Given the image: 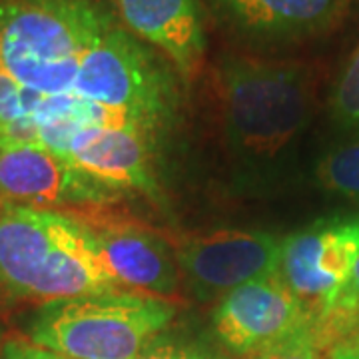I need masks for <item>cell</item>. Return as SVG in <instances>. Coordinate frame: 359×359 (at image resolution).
Masks as SVG:
<instances>
[{
	"label": "cell",
	"mask_w": 359,
	"mask_h": 359,
	"mask_svg": "<svg viewBox=\"0 0 359 359\" xmlns=\"http://www.w3.org/2000/svg\"><path fill=\"white\" fill-rule=\"evenodd\" d=\"M219 25L259 46L292 44L334 28L349 0H205Z\"/></svg>",
	"instance_id": "cell-9"
},
{
	"label": "cell",
	"mask_w": 359,
	"mask_h": 359,
	"mask_svg": "<svg viewBox=\"0 0 359 359\" xmlns=\"http://www.w3.org/2000/svg\"><path fill=\"white\" fill-rule=\"evenodd\" d=\"M174 313V306L158 295H82L42 304L30 321L28 337L66 359H140Z\"/></svg>",
	"instance_id": "cell-4"
},
{
	"label": "cell",
	"mask_w": 359,
	"mask_h": 359,
	"mask_svg": "<svg viewBox=\"0 0 359 359\" xmlns=\"http://www.w3.org/2000/svg\"><path fill=\"white\" fill-rule=\"evenodd\" d=\"M140 359H230L219 355L208 347L186 341H170V339H154Z\"/></svg>",
	"instance_id": "cell-16"
},
{
	"label": "cell",
	"mask_w": 359,
	"mask_h": 359,
	"mask_svg": "<svg viewBox=\"0 0 359 359\" xmlns=\"http://www.w3.org/2000/svg\"><path fill=\"white\" fill-rule=\"evenodd\" d=\"M313 335H304L256 355V359H323Z\"/></svg>",
	"instance_id": "cell-17"
},
{
	"label": "cell",
	"mask_w": 359,
	"mask_h": 359,
	"mask_svg": "<svg viewBox=\"0 0 359 359\" xmlns=\"http://www.w3.org/2000/svg\"><path fill=\"white\" fill-rule=\"evenodd\" d=\"M122 194L90 178L39 142L0 136V200L50 208H96Z\"/></svg>",
	"instance_id": "cell-7"
},
{
	"label": "cell",
	"mask_w": 359,
	"mask_h": 359,
	"mask_svg": "<svg viewBox=\"0 0 359 359\" xmlns=\"http://www.w3.org/2000/svg\"><path fill=\"white\" fill-rule=\"evenodd\" d=\"M316 178L325 192L359 204V128L323 152Z\"/></svg>",
	"instance_id": "cell-13"
},
{
	"label": "cell",
	"mask_w": 359,
	"mask_h": 359,
	"mask_svg": "<svg viewBox=\"0 0 359 359\" xmlns=\"http://www.w3.org/2000/svg\"><path fill=\"white\" fill-rule=\"evenodd\" d=\"M327 359H359V332L335 341L330 347Z\"/></svg>",
	"instance_id": "cell-19"
},
{
	"label": "cell",
	"mask_w": 359,
	"mask_h": 359,
	"mask_svg": "<svg viewBox=\"0 0 359 359\" xmlns=\"http://www.w3.org/2000/svg\"><path fill=\"white\" fill-rule=\"evenodd\" d=\"M134 36L152 46L180 76L190 78L202 65L208 39L200 0H110Z\"/></svg>",
	"instance_id": "cell-11"
},
{
	"label": "cell",
	"mask_w": 359,
	"mask_h": 359,
	"mask_svg": "<svg viewBox=\"0 0 359 359\" xmlns=\"http://www.w3.org/2000/svg\"><path fill=\"white\" fill-rule=\"evenodd\" d=\"M359 332V257L347 282L339 290L327 318L318 327V346L332 347L335 341Z\"/></svg>",
	"instance_id": "cell-14"
},
{
	"label": "cell",
	"mask_w": 359,
	"mask_h": 359,
	"mask_svg": "<svg viewBox=\"0 0 359 359\" xmlns=\"http://www.w3.org/2000/svg\"><path fill=\"white\" fill-rule=\"evenodd\" d=\"M0 359H66L58 353H54L50 349H44V347L34 346L32 341H6L2 347V353Z\"/></svg>",
	"instance_id": "cell-18"
},
{
	"label": "cell",
	"mask_w": 359,
	"mask_h": 359,
	"mask_svg": "<svg viewBox=\"0 0 359 359\" xmlns=\"http://www.w3.org/2000/svg\"><path fill=\"white\" fill-rule=\"evenodd\" d=\"M116 16L104 0H0V136L60 152L84 124L138 122L78 98L84 54Z\"/></svg>",
	"instance_id": "cell-1"
},
{
	"label": "cell",
	"mask_w": 359,
	"mask_h": 359,
	"mask_svg": "<svg viewBox=\"0 0 359 359\" xmlns=\"http://www.w3.org/2000/svg\"><path fill=\"white\" fill-rule=\"evenodd\" d=\"M120 292L88 222L0 200V294L50 304Z\"/></svg>",
	"instance_id": "cell-2"
},
{
	"label": "cell",
	"mask_w": 359,
	"mask_h": 359,
	"mask_svg": "<svg viewBox=\"0 0 359 359\" xmlns=\"http://www.w3.org/2000/svg\"><path fill=\"white\" fill-rule=\"evenodd\" d=\"M104 264L116 285L148 295L174 294L180 283L176 252L152 231L134 226H94Z\"/></svg>",
	"instance_id": "cell-12"
},
{
	"label": "cell",
	"mask_w": 359,
	"mask_h": 359,
	"mask_svg": "<svg viewBox=\"0 0 359 359\" xmlns=\"http://www.w3.org/2000/svg\"><path fill=\"white\" fill-rule=\"evenodd\" d=\"M212 325L231 353L254 358L304 335L316 337L308 311L278 271L224 295L212 313Z\"/></svg>",
	"instance_id": "cell-6"
},
{
	"label": "cell",
	"mask_w": 359,
	"mask_h": 359,
	"mask_svg": "<svg viewBox=\"0 0 359 359\" xmlns=\"http://www.w3.org/2000/svg\"><path fill=\"white\" fill-rule=\"evenodd\" d=\"M282 240L262 230H218L180 242V273L198 299H222L280 268Z\"/></svg>",
	"instance_id": "cell-8"
},
{
	"label": "cell",
	"mask_w": 359,
	"mask_h": 359,
	"mask_svg": "<svg viewBox=\"0 0 359 359\" xmlns=\"http://www.w3.org/2000/svg\"><path fill=\"white\" fill-rule=\"evenodd\" d=\"M358 257L359 214L320 219L282 240L278 273L308 311L316 334Z\"/></svg>",
	"instance_id": "cell-5"
},
{
	"label": "cell",
	"mask_w": 359,
	"mask_h": 359,
	"mask_svg": "<svg viewBox=\"0 0 359 359\" xmlns=\"http://www.w3.org/2000/svg\"><path fill=\"white\" fill-rule=\"evenodd\" d=\"M152 140L138 130L84 124L68 134L58 154L116 192L158 196Z\"/></svg>",
	"instance_id": "cell-10"
},
{
	"label": "cell",
	"mask_w": 359,
	"mask_h": 359,
	"mask_svg": "<svg viewBox=\"0 0 359 359\" xmlns=\"http://www.w3.org/2000/svg\"><path fill=\"white\" fill-rule=\"evenodd\" d=\"M330 106L339 124L359 128V44L335 82Z\"/></svg>",
	"instance_id": "cell-15"
},
{
	"label": "cell",
	"mask_w": 359,
	"mask_h": 359,
	"mask_svg": "<svg viewBox=\"0 0 359 359\" xmlns=\"http://www.w3.org/2000/svg\"><path fill=\"white\" fill-rule=\"evenodd\" d=\"M222 124L238 174L269 184L311 118V78L302 65L226 56L216 70Z\"/></svg>",
	"instance_id": "cell-3"
}]
</instances>
